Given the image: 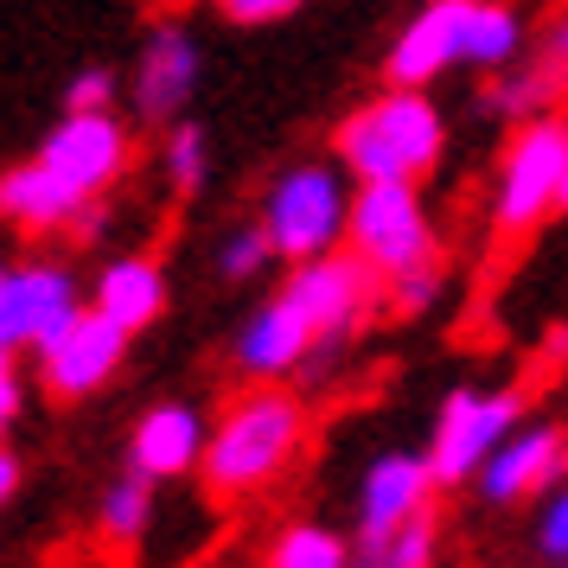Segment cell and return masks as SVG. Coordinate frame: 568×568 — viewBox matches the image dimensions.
Wrapping results in <instances>:
<instances>
[{
    "mask_svg": "<svg viewBox=\"0 0 568 568\" xmlns=\"http://www.w3.org/2000/svg\"><path fill=\"white\" fill-rule=\"evenodd\" d=\"M301 440H307V403L282 384H256L217 415L199 473L217 498H256L294 466Z\"/></svg>",
    "mask_w": 568,
    "mask_h": 568,
    "instance_id": "6da1fadb",
    "label": "cell"
},
{
    "mask_svg": "<svg viewBox=\"0 0 568 568\" xmlns=\"http://www.w3.org/2000/svg\"><path fill=\"white\" fill-rule=\"evenodd\" d=\"M333 148L358 185H415L440 166L447 122L428 90H384L338 122Z\"/></svg>",
    "mask_w": 568,
    "mask_h": 568,
    "instance_id": "7a4b0ae2",
    "label": "cell"
},
{
    "mask_svg": "<svg viewBox=\"0 0 568 568\" xmlns=\"http://www.w3.org/2000/svg\"><path fill=\"white\" fill-rule=\"evenodd\" d=\"M352 199H358V180L338 160H301V166H287V173L268 180L256 224L268 231L282 262H320L333 250H345Z\"/></svg>",
    "mask_w": 568,
    "mask_h": 568,
    "instance_id": "3957f363",
    "label": "cell"
},
{
    "mask_svg": "<svg viewBox=\"0 0 568 568\" xmlns=\"http://www.w3.org/2000/svg\"><path fill=\"white\" fill-rule=\"evenodd\" d=\"M568 211V115H537L511 134V148L498 160L491 180V231L498 236H530L537 224Z\"/></svg>",
    "mask_w": 568,
    "mask_h": 568,
    "instance_id": "277c9868",
    "label": "cell"
},
{
    "mask_svg": "<svg viewBox=\"0 0 568 568\" xmlns=\"http://www.w3.org/2000/svg\"><path fill=\"white\" fill-rule=\"evenodd\" d=\"M524 428V403H517V389H447L435 409V428H428V466H435L440 486H466V479H479V466L505 447V440Z\"/></svg>",
    "mask_w": 568,
    "mask_h": 568,
    "instance_id": "5b68a950",
    "label": "cell"
},
{
    "mask_svg": "<svg viewBox=\"0 0 568 568\" xmlns=\"http://www.w3.org/2000/svg\"><path fill=\"white\" fill-rule=\"evenodd\" d=\"M90 301H83V282L52 256L13 262L0 275V358H20V352H45L78 326Z\"/></svg>",
    "mask_w": 568,
    "mask_h": 568,
    "instance_id": "8992f818",
    "label": "cell"
},
{
    "mask_svg": "<svg viewBox=\"0 0 568 568\" xmlns=\"http://www.w3.org/2000/svg\"><path fill=\"white\" fill-rule=\"evenodd\" d=\"M345 250H358L384 282L435 262V217L422 205V192L415 185H358Z\"/></svg>",
    "mask_w": 568,
    "mask_h": 568,
    "instance_id": "52a82bcc",
    "label": "cell"
},
{
    "mask_svg": "<svg viewBox=\"0 0 568 568\" xmlns=\"http://www.w3.org/2000/svg\"><path fill=\"white\" fill-rule=\"evenodd\" d=\"M129 154L134 148H129V129L115 122V109H90V115L64 109L45 129V141H39V160L52 166L58 180L90 192V199H109V185L129 173Z\"/></svg>",
    "mask_w": 568,
    "mask_h": 568,
    "instance_id": "ba28073f",
    "label": "cell"
},
{
    "mask_svg": "<svg viewBox=\"0 0 568 568\" xmlns=\"http://www.w3.org/2000/svg\"><path fill=\"white\" fill-rule=\"evenodd\" d=\"M199 71H205L199 39H192L180 20H160V27L141 39V58H134V78H129L134 115L154 122V129L185 122V103H192V90H199Z\"/></svg>",
    "mask_w": 568,
    "mask_h": 568,
    "instance_id": "9c48e42d",
    "label": "cell"
},
{
    "mask_svg": "<svg viewBox=\"0 0 568 568\" xmlns=\"http://www.w3.org/2000/svg\"><path fill=\"white\" fill-rule=\"evenodd\" d=\"M473 7H479V0H428L409 27L389 39V52H384V83L389 90H428V83L447 78L454 64H466Z\"/></svg>",
    "mask_w": 568,
    "mask_h": 568,
    "instance_id": "30bf717a",
    "label": "cell"
},
{
    "mask_svg": "<svg viewBox=\"0 0 568 568\" xmlns=\"http://www.w3.org/2000/svg\"><path fill=\"white\" fill-rule=\"evenodd\" d=\"M562 479H568V428H556V422H524L479 466V498L486 505H524V498H549Z\"/></svg>",
    "mask_w": 568,
    "mask_h": 568,
    "instance_id": "8fae6325",
    "label": "cell"
},
{
    "mask_svg": "<svg viewBox=\"0 0 568 568\" xmlns=\"http://www.w3.org/2000/svg\"><path fill=\"white\" fill-rule=\"evenodd\" d=\"M435 486L440 479L428 466V454H415V447L377 454L358 479V542H377L389 530H403L409 517L435 511Z\"/></svg>",
    "mask_w": 568,
    "mask_h": 568,
    "instance_id": "7c38bea8",
    "label": "cell"
},
{
    "mask_svg": "<svg viewBox=\"0 0 568 568\" xmlns=\"http://www.w3.org/2000/svg\"><path fill=\"white\" fill-rule=\"evenodd\" d=\"M122 358H129V333L90 307L58 345L39 352V384H45V396H58V403H83V396H97V389L122 371Z\"/></svg>",
    "mask_w": 568,
    "mask_h": 568,
    "instance_id": "4fadbf2b",
    "label": "cell"
},
{
    "mask_svg": "<svg viewBox=\"0 0 568 568\" xmlns=\"http://www.w3.org/2000/svg\"><path fill=\"white\" fill-rule=\"evenodd\" d=\"M313 345H320V333L307 326V313L294 307L287 294H268V301L250 307V320L236 326L231 364L250 384H282V377H301V364L313 358Z\"/></svg>",
    "mask_w": 568,
    "mask_h": 568,
    "instance_id": "5bb4252c",
    "label": "cell"
},
{
    "mask_svg": "<svg viewBox=\"0 0 568 568\" xmlns=\"http://www.w3.org/2000/svg\"><path fill=\"white\" fill-rule=\"evenodd\" d=\"M205 447H211V428L192 403H154V409L134 415L129 428V473L160 486V479H180L192 466H205Z\"/></svg>",
    "mask_w": 568,
    "mask_h": 568,
    "instance_id": "9a60e30c",
    "label": "cell"
},
{
    "mask_svg": "<svg viewBox=\"0 0 568 568\" xmlns=\"http://www.w3.org/2000/svg\"><path fill=\"white\" fill-rule=\"evenodd\" d=\"M83 205H90V192H78L71 180H58L39 154L13 160V166L0 173V211H7V224H20V231H32V236L71 231Z\"/></svg>",
    "mask_w": 568,
    "mask_h": 568,
    "instance_id": "2e32d148",
    "label": "cell"
},
{
    "mask_svg": "<svg viewBox=\"0 0 568 568\" xmlns=\"http://www.w3.org/2000/svg\"><path fill=\"white\" fill-rule=\"evenodd\" d=\"M90 307L115 320L122 333H148L160 313H166V268L154 256H109L90 282Z\"/></svg>",
    "mask_w": 568,
    "mask_h": 568,
    "instance_id": "e0dca14e",
    "label": "cell"
},
{
    "mask_svg": "<svg viewBox=\"0 0 568 568\" xmlns=\"http://www.w3.org/2000/svg\"><path fill=\"white\" fill-rule=\"evenodd\" d=\"M148 524H154V479L122 473V479L97 498V542L115 549V556H129L134 542L148 537Z\"/></svg>",
    "mask_w": 568,
    "mask_h": 568,
    "instance_id": "ac0fdd59",
    "label": "cell"
},
{
    "mask_svg": "<svg viewBox=\"0 0 568 568\" xmlns=\"http://www.w3.org/2000/svg\"><path fill=\"white\" fill-rule=\"evenodd\" d=\"M524 13L511 0H479L473 7V32H466V64L473 71H511L524 58Z\"/></svg>",
    "mask_w": 568,
    "mask_h": 568,
    "instance_id": "d6986e66",
    "label": "cell"
},
{
    "mask_svg": "<svg viewBox=\"0 0 568 568\" xmlns=\"http://www.w3.org/2000/svg\"><path fill=\"white\" fill-rule=\"evenodd\" d=\"M262 568H358V537H338L333 524H287Z\"/></svg>",
    "mask_w": 568,
    "mask_h": 568,
    "instance_id": "ffe728a7",
    "label": "cell"
},
{
    "mask_svg": "<svg viewBox=\"0 0 568 568\" xmlns=\"http://www.w3.org/2000/svg\"><path fill=\"white\" fill-rule=\"evenodd\" d=\"M435 549H440V524L435 511H422L389 537L358 542V568H435Z\"/></svg>",
    "mask_w": 568,
    "mask_h": 568,
    "instance_id": "44dd1931",
    "label": "cell"
},
{
    "mask_svg": "<svg viewBox=\"0 0 568 568\" xmlns=\"http://www.w3.org/2000/svg\"><path fill=\"white\" fill-rule=\"evenodd\" d=\"M160 173L166 185L180 192V199H199L211 180V148H205V129H192V122H173L166 141H160Z\"/></svg>",
    "mask_w": 568,
    "mask_h": 568,
    "instance_id": "7402d4cb",
    "label": "cell"
},
{
    "mask_svg": "<svg viewBox=\"0 0 568 568\" xmlns=\"http://www.w3.org/2000/svg\"><path fill=\"white\" fill-rule=\"evenodd\" d=\"M268 262H275V243H268L262 224H236V231L217 243V275H224V282H256Z\"/></svg>",
    "mask_w": 568,
    "mask_h": 568,
    "instance_id": "603a6c76",
    "label": "cell"
},
{
    "mask_svg": "<svg viewBox=\"0 0 568 568\" xmlns=\"http://www.w3.org/2000/svg\"><path fill=\"white\" fill-rule=\"evenodd\" d=\"M537 556H549V562H568V479L537 505Z\"/></svg>",
    "mask_w": 568,
    "mask_h": 568,
    "instance_id": "cb8c5ba5",
    "label": "cell"
},
{
    "mask_svg": "<svg viewBox=\"0 0 568 568\" xmlns=\"http://www.w3.org/2000/svg\"><path fill=\"white\" fill-rule=\"evenodd\" d=\"M435 294H440V262H422V268H409V275H389L384 282V301L396 313H422Z\"/></svg>",
    "mask_w": 568,
    "mask_h": 568,
    "instance_id": "d4e9b609",
    "label": "cell"
},
{
    "mask_svg": "<svg viewBox=\"0 0 568 568\" xmlns=\"http://www.w3.org/2000/svg\"><path fill=\"white\" fill-rule=\"evenodd\" d=\"M530 64H537V78H542V90H549V97H562V90H568V13L537 39Z\"/></svg>",
    "mask_w": 568,
    "mask_h": 568,
    "instance_id": "484cf974",
    "label": "cell"
},
{
    "mask_svg": "<svg viewBox=\"0 0 568 568\" xmlns=\"http://www.w3.org/2000/svg\"><path fill=\"white\" fill-rule=\"evenodd\" d=\"M115 90H122V83H115V71H109V64H83L78 78L64 83V109H78V115L109 109V103H115Z\"/></svg>",
    "mask_w": 568,
    "mask_h": 568,
    "instance_id": "4316f807",
    "label": "cell"
},
{
    "mask_svg": "<svg viewBox=\"0 0 568 568\" xmlns=\"http://www.w3.org/2000/svg\"><path fill=\"white\" fill-rule=\"evenodd\" d=\"M231 27H275L287 13H301V0H211Z\"/></svg>",
    "mask_w": 568,
    "mask_h": 568,
    "instance_id": "83f0119b",
    "label": "cell"
},
{
    "mask_svg": "<svg viewBox=\"0 0 568 568\" xmlns=\"http://www.w3.org/2000/svg\"><path fill=\"white\" fill-rule=\"evenodd\" d=\"M20 409H27V389H20V371H13V358H7V364H0V422L13 428Z\"/></svg>",
    "mask_w": 568,
    "mask_h": 568,
    "instance_id": "f1b7e54d",
    "label": "cell"
},
{
    "mask_svg": "<svg viewBox=\"0 0 568 568\" xmlns=\"http://www.w3.org/2000/svg\"><path fill=\"white\" fill-rule=\"evenodd\" d=\"M109 224V199H90V205L78 211V224H71V243H97Z\"/></svg>",
    "mask_w": 568,
    "mask_h": 568,
    "instance_id": "f546056e",
    "label": "cell"
},
{
    "mask_svg": "<svg viewBox=\"0 0 568 568\" xmlns=\"http://www.w3.org/2000/svg\"><path fill=\"white\" fill-rule=\"evenodd\" d=\"M13 491H20V460L0 454V498H13Z\"/></svg>",
    "mask_w": 568,
    "mask_h": 568,
    "instance_id": "4dcf8cb0",
    "label": "cell"
},
{
    "mask_svg": "<svg viewBox=\"0 0 568 568\" xmlns=\"http://www.w3.org/2000/svg\"><path fill=\"white\" fill-rule=\"evenodd\" d=\"M556 568H568V562H556Z\"/></svg>",
    "mask_w": 568,
    "mask_h": 568,
    "instance_id": "1f68e13d",
    "label": "cell"
}]
</instances>
